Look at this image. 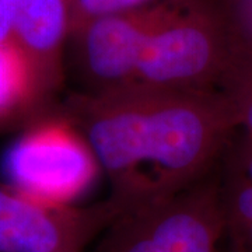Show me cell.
<instances>
[{
  "instance_id": "14",
  "label": "cell",
  "mask_w": 252,
  "mask_h": 252,
  "mask_svg": "<svg viewBox=\"0 0 252 252\" xmlns=\"http://www.w3.org/2000/svg\"><path fill=\"white\" fill-rule=\"evenodd\" d=\"M23 0H0V42L10 41Z\"/></svg>"
},
{
  "instance_id": "10",
  "label": "cell",
  "mask_w": 252,
  "mask_h": 252,
  "mask_svg": "<svg viewBox=\"0 0 252 252\" xmlns=\"http://www.w3.org/2000/svg\"><path fill=\"white\" fill-rule=\"evenodd\" d=\"M219 90L233 105L238 130L252 140V44L243 38Z\"/></svg>"
},
{
  "instance_id": "1",
  "label": "cell",
  "mask_w": 252,
  "mask_h": 252,
  "mask_svg": "<svg viewBox=\"0 0 252 252\" xmlns=\"http://www.w3.org/2000/svg\"><path fill=\"white\" fill-rule=\"evenodd\" d=\"M111 184L124 210L165 198L215 170L238 130L220 90L124 86L76 93L62 107Z\"/></svg>"
},
{
  "instance_id": "11",
  "label": "cell",
  "mask_w": 252,
  "mask_h": 252,
  "mask_svg": "<svg viewBox=\"0 0 252 252\" xmlns=\"http://www.w3.org/2000/svg\"><path fill=\"white\" fill-rule=\"evenodd\" d=\"M156 1L158 0H72L70 35L95 18L139 9Z\"/></svg>"
},
{
  "instance_id": "9",
  "label": "cell",
  "mask_w": 252,
  "mask_h": 252,
  "mask_svg": "<svg viewBox=\"0 0 252 252\" xmlns=\"http://www.w3.org/2000/svg\"><path fill=\"white\" fill-rule=\"evenodd\" d=\"M220 196L228 252H252V182L224 162Z\"/></svg>"
},
{
  "instance_id": "8",
  "label": "cell",
  "mask_w": 252,
  "mask_h": 252,
  "mask_svg": "<svg viewBox=\"0 0 252 252\" xmlns=\"http://www.w3.org/2000/svg\"><path fill=\"white\" fill-rule=\"evenodd\" d=\"M49 107L23 51L13 39L0 42V127L28 122Z\"/></svg>"
},
{
  "instance_id": "3",
  "label": "cell",
  "mask_w": 252,
  "mask_h": 252,
  "mask_svg": "<svg viewBox=\"0 0 252 252\" xmlns=\"http://www.w3.org/2000/svg\"><path fill=\"white\" fill-rule=\"evenodd\" d=\"M224 220L220 174L165 198L122 210L91 252H219Z\"/></svg>"
},
{
  "instance_id": "5",
  "label": "cell",
  "mask_w": 252,
  "mask_h": 252,
  "mask_svg": "<svg viewBox=\"0 0 252 252\" xmlns=\"http://www.w3.org/2000/svg\"><path fill=\"white\" fill-rule=\"evenodd\" d=\"M122 210L111 198L49 206L0 185V252H84Z\"/></svg>"
},
{
  "instance_id": "7",
  "label": "cell",
  "mask_w": 252,
  "mask_h": 252,
  "mask_svg": "<svg viewBox=\"0 0 252 252\" xmlns=\"http://www.w3.org/2000/svg\"><path fill=\"white\" fill-rule=\"evenodd\" d=\"M70 23L72 0H23L11 36L28 59L49 105L63 84V49Z\"/></svg>"
},
{
  "instance_id": "13",
  "label": "cell",
  "mask_w": 252,
  "mask_h": 252,
  "mask_svg": "<svg viewBox=\"0 0 252 252\" xmlns=\"http://www.w3.org/2000/svg\"><path fill=\"white\" fill-rule=\"evenodd\" d=\"M244 41L252 44V0H220Z\"/></svg>"
},
{
  "instance_id": "12",
  "label": "cell",
  "mask_w": 252,
  "mask_h": 252,
  "mask_svg": "<svg viewBox=\"0 0 252 252\" xmlns=\"http://www.w3.org/2000/svg\"><path fill=\"white\" fill-rule=\"evenodd\" d=\"M224 162L240 171L245 178L252 182V140L245 135L238 136L230 140L223 154Z\"/></svg>"
},
{
  "instance_id": "6",
  "label": "cell",
  "mask_w": 252,
  "mask_h": 252,
  "mask_svg": "<svg viewBox=\"0 0 252 252\" xmlns=\"http://www.w3.org/2000/svg\"><path fill=\"white\" fill-rule=\"evenodd\" d=\"M170 0L109 14L87 23L70 35L74 64L89 94L129 84L146 44L164 17Z\"/></svg>"
},
{
  "instance_id": "2",
  "label": "cell",
  "mask_w": 252,
  "mask_h": 252,
  "mask_svg": "<svg viewBox=\"0 0 252 252\" xmlns=\"http://www.w3.org/2000/svg\"><path fill=\"white\" fill-rule=\"evenodd\" d=\"M240 41L220 0H170L126 86L219 90Z\"/></svg>"
},
{
  "instance_id": "4",
  "label": "cell",
  "mask_w": 252,
  "mask_h": 252,
  "mask_svg": "<svg viewBox=\"0 0 252 252\" xmlns=\"http://www.w3.org/2000/svg\"><path fill=\"white\" fill-rule=\"evenodd\" d=\"M7 187L49 206L74 205L101 168L77 127L63 111L48 109L28 121L3 157Z\"/></svg>"
}]
</instances>
